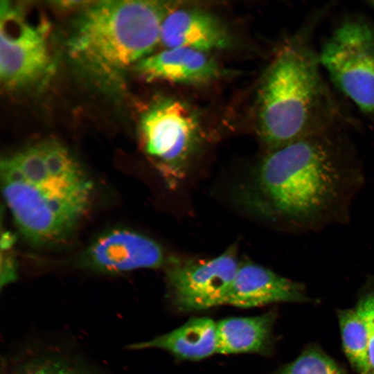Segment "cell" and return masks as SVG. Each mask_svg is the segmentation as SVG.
Segmentation results:
<instances>
[{"label":"cell","mask_w":374,"mask_h":374,"mask_svg":"<svg viewBox=\"0 0 374 374\" xmlns=\"http://www.w3.org/2000/svg\"><path fill=\"white\" fill-rule=\"evenodd\" d=\"M362 182L360 170L315 134L272 150L254 179L265 212L305 231L344 222Z\"/></svg>","instance_id":"obj_1"},{"label":"cell","mask_w":374,"mask_h":374,"mask_svg":"<svg viewBox=\"0 0 374 374\" xmlns=\"http://www.w3.org/2000/svg\"><path fill=\"white\" fill-rule=\"evenodd\" d=\"M1 190L21 233L39 245L55 244L76 226L90 203L93 183L56 141L28 146L1 161Z\"/></svg>","instance_id":"obj_2"},{"label":"cell","mask_w":374,"mask_h":374,"mask_svg":"<svg viewBox=\"0 0 374 374\" xmlns=\"http://www.w3.org/2000/svg\"><path fill=\"white\" fill-rule=\"evenodd\" d=\"M168 8L157 1L93 2L78 19L69 40V53L96 74L119 72L154 48Z\"/></svg>","instance_id":"obj_3"},{"label":"cell","mask_w":374,"mask_h":374,"mask_svg":"<svg viewBox=\"0 0 374 374\" xmlns=\"http://www.w3.org/2000/svg\"><path fill=\"white\" fill-rule=\"evenodd\" d=\"M319 57L305 44L283 48L268 68L258 93L260 134L271 148L314 135L326 101Z\"/></svg>","instance_id":"obj_4"},{"label":"cell","mask_w":374,"mask_h":374,"mask_svg":"<svg viewBox=\"0 0 374 374\" xmlns=\"http://www.w3.org/2000/svg\"><path fill=\"white\" fill-rule=\"evenodd\" d=\"M146 152L168 186L175 188L187 175L199 143V125L180 100L166 99L151 107L141 121Z\"/></svg>","instance_id":"obj_5"},{"label":"cell","mask_w":374,"mask_h":374,"mask_svg":"<svg viewBox=\"0 0 374 374\" xmlns=\"http://www.w3.org/2000/svg\"><path fill=\"white\" fill-rule=\"evenodd\" d=\"M319 60L335 86L363 112L374 114V30L366 23L342 24Z\"/></svg>","instance_id":"obj_6"},{"label":"cell","mask_w":374,"mask_h":374,"mask_svg":"<svg viewBox=\"0 0 374 374\" xmlns=\"http://www.w3.org/2000/svg\"><path fill=\"white\" fill-rule=\"evenodd\" d=\"M167 265L172 302L188 312L225 305L240 265L233 247L211 259L172 258Z\"/></svg>","instance_id":"obj_7"},{"label":"cell","mask_w":374,"mask_h":374,"mask_svg":"<svg viewBox=\"0 0 374 374\" xmlns=\"http://www.w3.org/2000/svg\"><path fill=\"white\" fill-rule=\"evenodd\" d=\"M0 78L6 87H19L47 70L50 56L44 27L28 21L21 10L1 1Z\"/></svg>","instance_id":"obj_8"},{"label":"cell","mask_w":374,"mask_h":374,"mask_svg":"<svg viewBox=\"0 0 374 374\" xmlns=\"http://www.w3.org/2000/svg\"><path fill=\"white\" fill-rule=\"evenodd\" d=\"M87 264L98 271L118 273L166 265L163 249L149 237L125 229H116L99 237L85 255Z\"/></svg>","instance_id":"obj_9"},{"label":"cell","mask_w":374,"mask_h":374,"mask_svg":"<svg viewBox=\"0 0 374 374\" xmlns=\"http://www.w3.org/2000/svg\"><path fill=\"white\" fill-rule=\"evenodd\" d=\"M311 301L303 285L261 265L240 264L226 304L251 308L279 302Z\"/></svg>","instance_id":"obj_10"},{"label":"cell","mask_w":374,"mask_h":374,"mask_svg":"<svg viewBox=\"0 0 374 374\" xmlns=\"http://www.w3.org/2000/svg\"><path fill=\"white\" fill-rule=\"evenodd\" d=\"M160 41L167 48H186L206 53L226 48L230 39L221 23L210 13L179 8L166 13Z\"/></svg>","instance_id":"obj_11"},{"label":"cell","mask_w":374,"mask_h":374,"mask_svg":"<svg viewBox=\"0 0 374 374\" xmlns=\"http://www.w3.org/2000/svg\"><path fill=\"white\" fill-rule=\"evenodd\" d=\"M139 73L148 81L202 84L220 75L217 63L206 53L186 48H167L141 60Z\"/></svg>","instance_id":"obj_12"},{"label":"cell","mask_w":374,"mask_h":374,"mask_svg":"<svg viewBox=\"0 0 374 374\" xmlns=\"http://www.w3.org/2000/svg\"><path fill=\"white\" fill-rule=\"evenodd\" d=\"M130 348H155L178 359L200 360L217 353V324L210 318H193L169 332Z\"/></svg>","instance_id":"obj_13"},{"label":"cell","mask_w":374,"mask_h":374,"mask_svg":"<svg viewBox=\"0 0 374 374\" xmlns=\"http://www.w3.org/2000/svg\"><path fill=\"white\" fill-rule=\"evenodd\" d=\"M275 320L272 312L255 317H231L217 324V353L224 355L265 352Z\"/></svg>","instance_id":"obj_14"},{"label":"cell","mask_w":374,"mask_h":374,"mask_svg":"<svg viewBox=\"0 0 374 374\" xmlns=\"http://www.w3.org/2000/svg\"><path fill=\"white\" fill-rule=\"evenodd\" d=\"M337 318L343 349L348 362L358 374H368V337L362 316L355 307L338 310Z\"/></svg>","instance_id":"obj_15"},{"label":"cell","mask_w":374,"mask_h":374,"mask_svg":"<svg viewBox=\"0 0 374 374\" xmlns=\"http://www.w3.org/2000/svg\"><path fill=\"white\" fill-rule=\"evenodd\" d=\"M9 374H93L87 367L64 355L40 353L16 365Z\"/></svg>","instance_id":"obj_16"},{"label":"cell","mask_w":374,"mask_h":374,"mask_svg":"<svg viewBox=\"0 0 374 374\" xmlns=\"http://www.w3.org/2000/svg\"><path fill=\"white\" fill-rule=\"evenodd\" d=\"M278 374H347L332 358L320 348L310 346L304 350Z\"/></svg>","instance_id":"obj_17"},{"label":"cell","mask_w":374,"mask_h":374,"mask_svg":"<svg viewBox=\"0 0 374 374\" xmlns=\"http://www.w3.org/2000/svg\"><path fill=\"white\" fill-rule=\"evenodd\" d=\"M356 308L362 316L368 332L369 373L374 374V280L365 284Z\"/></svg>","instance_id":"obj_18"},{"label":"cell","mask_w":374,"mask_h":374,"mask_svg":"<svg viewBox=\"0 0 374 374\" xmlns=\"http://www.w3.org/2000/svg\"><path fill=\"white\" fill-rule=\"evenodd\" d=\"M13 242H1V251H5L1 255V287L14 282L17 279V266L11 252H10Z\"/></svg>","instance_id":"obj_19"},{"label":"cell","mask_w":374,"mask_h":374,"mask_svg":"<svg viewBox=\"0 0 374 374\" xmlns=\"http://www.w3.org/2000/svg\"><path fill=\"white\" fill-rule=\"evenodd\" d=\"M369 3H370L371 6H372L374 8V1H369Z\"/></svg>","instance_id":"obj_20"}]
</instances>
